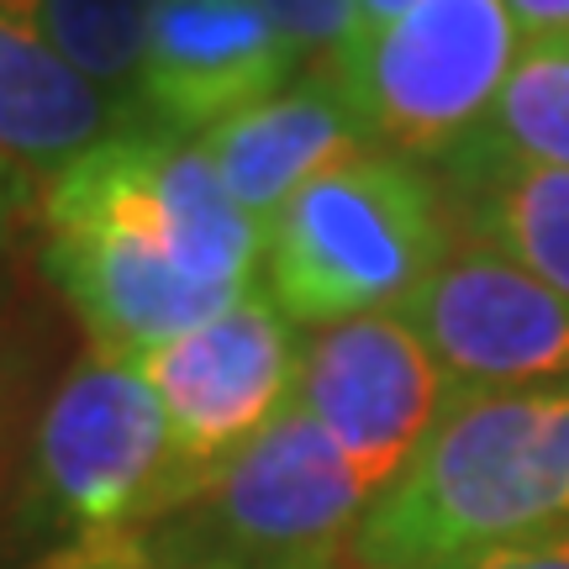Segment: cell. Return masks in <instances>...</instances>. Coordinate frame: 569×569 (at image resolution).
<instances>
[{"label":"cell","mask_w":569,"mask_h":569,"mask_svg":"<svg viewBox=\"0 0 569 569\" xmlns=\"http://www.w3.org/2000/svg\"><path fill=\"white\" fill-rule=\"evenodd\" d=\"M48 274L90 343L142 359L259 284L264 227L232 201L201 138L132 127L42 190Z\"/></svg>","instance_id":"obj_1"},{"label":"cell","mask_w":569,"mask_h":569,"mask_svg":"<svg viewBox=\"0 0 569 569\" xmlns=\"http://www.w3.org/2000/svg\"><path fill=\"white\" fill-rule=\"evenodd\" d=\"M569 522V380L453 390L407 469L369 501L359 569H448Z\"/></svg>","instance_id":"obj_2"},{"label":"cell","mask_w":569,"mask_h":569,"mask_svg":"<svg viewBox=\"0 0 569 569\" xmlns=\"http://www.w3.org/2000/svg\"><path fill=\"white\" fill-rule=\"evenodd\" d=\"M453 248V211L422 163L353 148L264 227L269 296L296 327L396 311Z\"/></svg>","instance_id":"obj_3"},{"label":"cell","mask_w":569,"mask_h":569,"mask_svg":"<svg viewBox=\"0 0 569 569\" xmlns=\"http://www.w3.org/2000/svg\"><path fill=\"white\" fill-rule=\"evenodd\" d=\"M375 490L296 401L217 465L184 507L153 517L163 569H338Z\"/></svg>","instance_id":"obj_4"},{"label":"cell","mask_w":569,"mask_h":569,"mask_svg":"<svg viewBox=\"0 0 569 569\" xmlns=\"http://www.w3.org/2000/svg\"><path fill=\"white\" fill-rule=\"evenodd\" d=\"M517 53L522 32L507 0H417L359 32L332 69L365 142L411 163H443L480 132Z\"/></svg>","instance_id":"obj_5"},{"label":"cell","mask_w":569,"mask_h":569,"mask_svg":"<svg viewBox=\"0 0 569 569\" xmlns=\"http://www.w3.org/2000/svg\"><path fill=\"white\" fill-rule=\"evenodd\" d=\"M27 501L59 538L153 522L190 501L163 407L132 353L90 343L53 386L32 438Z\"/></svg>","instance_id":"obj_6"},{"label":"cell","mask_w":569,"mask_h":569,"mask_svg":"<svg viewBox=\"0 0 569 569\" xmlns=\"http://www.w3.org/2000/svg\"><path fill=\"white\" fill-rule=\"evenodd\" d=\"M301 348L296 322L274 306L264 284H253L227 311L138 359L163 407L174 465L190 496L269 417H280L296 401Z\"/></svg>","instance_id":"obj_7"},{"label":"cell","mask_w":569,"mask_h":569,"mask_svg":"<svg viewBox=\"0 0 569 569\" xmlns=\"http://www.w3.org/2000/svg\"><path fill=\"white\" fill-rule=\"evenodd\" d=\"M448 396V375L401 311L327 322L301 348L296 407L343 448L375 496L422 448Z\"/></svg>","instance_id":"obj_8"},{"label":"cell","mask_w":569,"mask_h":569,"mask_svg":"<svg viewBox=\"0 0 569 569\" xmlns=\"http://www.w3.org/2000/svg\"><path fill=\"white\" fill-rule=\"evenodd\" d=\"M396 311L453 390L569 380V301L486 243H453Z\"/></svg>","instance_id":"obj_9"},{"label":"cell","mask_w":569,"mask_h":569,"mask_svg":"<svg viewBox=\"0 0 569 569\" xmlns=\"http://www.w3.org/2000/svg\"><path fill=\"white\" fill-rule=\"evenodd\" d=\"M301 74L296 48L259 0H153L138 63L148 127L201 138L206 127Z\"/></svg>","instance_id":"obj_10"},{"label":"cell","mask_w":569,"mask_h":569,"mask_svg":"<svg viewBox=\"0 0 569 569\" xmlns=\"http://www.w3.org/2000/svg\"><path fill=\"white\" fill-rule=\"evenodd\" d=\"M206 159L217 163L232 201L259 227L274 222L296 190L327 163L365 148V132L353 122L338 69H301L274 96L243 106L201 132Z\"/></svg>","instance_id":"obj_11"},{"label":"cell","mask_w":569,"mask_h":569,"mask_svg":"<svg viewBox=\"0 0 569 569\" xmlns=\"http://www.w3.org/2000/svg\"><path fill=\"white\" fill-rule=\"evenodd\" d=\"M132 127L148 122L84 80L38 32V21L0 17V163H11L21 180H53Z\"/></svg>","instance_id":"obj_12"},{"label":"cell","mask_w":569,"mask_h":569,"mask_svg":"<svg viewBox=\"0 0 569 569\" xmlns=\"http://www.w3.org/2000/svg\"><path fill=\"white\" fill-rule=\"evenodd\" d=\"M438 169L469 243L507 253L569 301V169L517 159H448Z\"/></svg>","instance_id":"obj_13"},{"label":"cell","mask_w":569,"mask_h":569,"mask_svg":"<svg viewBox=\"0 0 569 569\" xmlns=\"http://www.w3.org/2000/svg\"><path fill=\"white\" fill-rule=\"evenodd\" d=\"M453 159H517L569 169V42H522L490 117Z\"/></svg>","instance_id":"obj_14"},{"label":"cell","mask_w":569,"mask_h":569,"mask_svg":"<svg viewBox=\"0 0 569 569\" xmlns=\"http://www.w3.org/2000/svg\"><path fill=\"white\" fill-rule=\"evenodd\" d=\"M153 0H38V32L90 84L138 111V63ZM142 117V111H138Z\"/></svg>","instance_id":"obj_15"},{"label":"cell","mask_w":569,"mask_h":569,"mask_svg":"<svg viewBox=\"0 0 569 569\" xmlns=\"http://www.w3.org/2000/svg\"><path fill=\"white\" fill-rule=\"evenodd\" d=\"M301 69H332L359 38V0H259Z\"/></svg>","instance_id":"obj_16"},{"label":"cell","mask_w":569,"mask_h":569,"mask_svg":"<svg viewBox=\"0 0 569 569\" xmlns=\"http://www.w3.org/2000/svg\"><path fill=\"white\" fill-rule=\"evenodd\" d=\"M38 569H163L153 522H122V528H84L59 538L38 559Z\"/></svg>","instance_id":"obj_17"},{"label":"cell","mask_w":569,"mask_h":569,"mask_svg":"<svg viewBox=\"0 0 569 569\" xmlns=\"http://www.w3.org/2000/svg\"><path fill=\"white\" fill-rule=\"evenodd\" d=\"M448 569H569V522L543 532H522L507 543H490V549L469 553Z\"/></svg>","instance_id":"obj_18"},{"label":"cell","mask_w":569,"mask_h":569,"mask_svg":"<svg viewBox=\"0 0 569 569\" xmlns=\"http://www.w3.org/2000/svg\"><path fill=\"white\" fill-rule=\"evenodd\" d=\"M522 42H569V0H507Z\"/></svg>","instance_id":"obj_19"},{"label":"cell","mask_w":569,"mask_h":569,"mask_svg":"<svg viewBox=\"0 0 569 569\" xmlns=\"http://www.w3.org/2000/svg\"><path fill=\"white\" fill-rule=\"evenodd\" d=\"M21 201H27V180H21L11 163H0V238H6V227L17 222Z\"/></svg>","instance_id":"obj_20"},{"label":"cell","mask_w":569,"mask_h":569,"mask_svg":"<svg viewBox=\"0 0 569 569\" xmlns=\"http://www.w3.org/2000/svg\"><path fill=\"white\" fill-rule=\"evenodd\" d=\"M417 0H359V32H369V27H386V21H396L401 11H411Z\"/></svg>","instance_id":"obj_21"},{"label":"cell","mask_w":569,"mask_h":569,"mask_svg":"<svg viewBox=\"0 0 569 569\" xmlns=\"http://www.w3.org/2000/svg\"><path fill=\"white\" fill-rule=\"evenodd\" d=\"M0 17H21V21H38V0H0Z\"/></svg>","instance_id":"obj_22"},{"label":"cell","mask_w":569,"mask_h":569,"mask_svg":"<svg viewBox=\"0 0 569 569\" xmlns=\"http://www.w3.org/2000/svg\"><path fill=\"white\" fill-rule=\"evenodd\" d=\"M0 427H6V365H0Z\"/></svg>","instance_id":"obj_23"}]
</instances>
